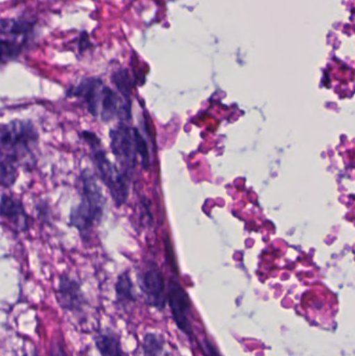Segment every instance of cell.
<instances>
[{
    "mask_svg": "<svg viewBox=\"0 0 355 356\" xmlns=\"http://www.w3.org/2000/svg\"><path fill=\"white\" fill-rule=\"evenodd\" d=\"M39 134L33 122L14 120L0 127V186L10 188L19 168L35 161Z\"/></svg>",
    "mask_w": 355,
    "mask_h": 356,
    "instance_id": "1",
    "label": "cell"
},
{
    "mask_svg": "<svg viewBox=\"0 0 355 356\" xmlns=\"http://www.w3.org/2000/svg\"><path fill=\"white\" fill-rule=\"evenodd\" d=\"M70 97H76L85 102L87 110L94 118L108 122L115 118L131 117L129 100L122 99L101 79L88 77L69 90Z\"/></svg>",
    "mask_w": 355,
    "mask_h": 356,
    "instance_id": "2",
    "label": "cell"
},
{
    "mask_svg": "<svg viewBox=\"0 0 355 356\" xmlns=\"http://www.w3.org/2000/svg\"><path fill=\"white\" fill-rule=\"evenodd\" d=\"M81 201L71 209L70 225L88 234L101 221L106 200L97 179L88 170L81 173Z\"/></svg>",
    "mask_w": 355,
    "mask_h": 356,
    "instance_id": "3",
    "label": "cell"
},
{
    "mask_svg": "<svg viewBox=\"0 0 355 356\" xmlns=\"http://www.w3.org/2000/svg\"><path fill=\"white\" fill-rule=\"evenodd\" d=\"M81 138L89 144L91 149V158L95 167L96 173L101 181L108 186L112 195L113 200L117 207H120L126 201L129 192V177L127 173L119 171L106 156L102 149L99 138L92 131L81 133Z\"/></svg>",
    "mask_w": 355,
    "mask_h": 356,
    "instance_id": "4",
    "label": "cell"
},
{
    "mask_svg": "<svg viewBox=\"0 0 355 356\" xmlns=\"http://www.w3.org/2000/svg\"><path fill=\"white\" fill-rule=\"evenodd\" d=\"M167 302L170 307L173 321L177 328L194 342L196 339L193 326H192V301L189 295L185 292L181 282L175 277H171L168 282L167 290Z\"/></svg>",
    "mask_w": 355,
    "mask_h": 356,
    "instance_id": "5",
    "label": "cell"
},
{
    "mask_svg": "<svg viewBox=\"0 0 355 356\" xmlns=\"http://www.w3.org/2000/svg\"><path fill=\"white\" fill-rule=\"evenodd\" d=\"M110 149L116 158L117 162L121 165L122 172L127 173L133 169L137 158L135 147V129H129L124 124H119L110 133Z\"/></svg>",
    "mask_w": 355,
    "mask_h": 356,
    "instance_id": "6",
    "label": "cell"
},
{
    "mask_svg": "<svg viewBox=\"0 0 355 356\" xmlns=\"http://www.w3.org/2000/svg\"><path fill=\"white\" fill-rule=\"evenodd\" d=\"M141 289L146 303L154 309H165L167 302L164 276L156 266H151L144 272L141 278Z\"/></svg>",
    "mask_w": 355,
    "mask_h": 356,
    "instance_id": "7",
    "label": "cell"
},
{
    "mask_svg": "<svg viewBox=\"0 0 355 356\" xmlns=\"http://www.w3.org/2000/svg\"><path fill=\"white\" fill-rule=\"evenodd\" d=\"M56 299L60 307L69 312L81 311L85 305V295L81 286L67 274L58 280Z\"/></svg>",
    "mask_w": 355,
    "mask_h": 356,
    "instance_id": "8",
    "label": "cell"
},
{
    "mask_svg": "<svg viewBox=\"0 0 355 356\" xmlns=\"http://www.w3.org/2000/svg\"><path fill=\"white\" fill-rule=\"evenodd\" d=\"M0 217L18 232H25L31 223L22 203L10 195H2L0 198Z\"/></svg>",
    "mask_w": 355,
    "mask_h": 356,
    "instance_id": "9",
    "label": "cell"
},
{
    "mask_svg": "<svg viewBox=\"0 0 355 356\" xmlns=\"http://www.w3.org/2000/svg\"><path fill=\"white\" fill-rule=\"evenodd\" d=\"M95 343L102 356H129L123 351L118 337L112 332H101L98 334Z\"/></svg>",
    "mask_w": 355,
    "mask_h": 356,
    "instance_id": "10",
    "label": "cell"
},
{
    "mask_svg": "<svg viewBox=\"0 0 355 356\" xmlns=\"http://www.w3.org/2000/svg\"><path fill=\"white\" fill-rule=\"evenodd\" d=\"M33 21L26 19H3L0 20V33L19 35H26L33 31Z\"/></svg>",
    "mask_w": 355,
    "mask_h": 356,
    "instance_id": "11",
    "label": "cell"
},
{
    "mask_svg": "<svg viewBox=\"0 0 355 356\" xmlns=\"http://www.w3.org/2000/svg\"><path fill=\"white\" fill-rule=\"evenodd\" d=\"M117 300L121 305H129L135 301V295L133 292V284L129 274H121L116 284Z\"/></svg>",
    "mask_w": 355,
    "mask_h": 356,
    "instance_id": "12",
    "label": "cell"
},
{
    "mask_svg": "<svg viewBox=\"0 0 355 356\" xmlns=\"http://www.w3.org/2000/svg\"><path fill=\"white\" fill-rule=\"evenodd\" d=\"M165 340L156 334H146L143 342L144 356H164Z\"/></svg>",
    "mask_w": 355,
    "mask_h": 356,
    "instance_id": "13",
    "label": "cell"
},
{
    "mask_svg": "<svg viewBox=\"0 0 355 356\" xmlns=\"http://www.w3.org/2000/svg\"><path fill=\"white\" fill-rule=\"evenodd\" d=\"M21 49H22L21 44L10 40L0 39V65L15 60L20 54Z\"/></svg>",
    "mask_w": 355,
    "mask_h": 356,
    "instance_id": "14",
    "label": "cell"
},
{
    "mask_svg": "<svg viewBox=\"0 0 355 356\" xmlns=\"http://www.w3.org/2000/svg\"><path fill=\"white\" fill-rule=\"evenodd\" d=\"M113 81L124 99L129 100L131 91V81L126 70H119L113 75Z\"/></svg>",
    "mask_w": 355,
    "mask_h": 356,
    "instance_id": "15",
    "label": "cell"
},
{
    "mask_svg": "<svg viewBox=\"0 0 355 356\" xmlns=\"http://www.w3.org/2000/svg\"><path fill=\"white\" fill-rule=\"evenodd\" d=\"M135 147H137V154L141 158L142 165L144 168L148 169L149 167V154H148L147 144L145 140L142 137L141 134L135 129Z\"/></svg>",
    "mask_w": 355,
    "mask_h": 356,
    "instance_id": "16",
    "label": "cell"
},
{
    "mask_svg": "<svg viewBox=\"0 0 355 356\" xmlns=\"http://www.w3.org/2000/svg\"><path fill=\"white\" fill-rule=\"evenodd\" d=\"M195 341L204 356H222L206 337H204L201 340L196 337Z\"/></svg>",
    "mask_w": 355,
    "mask_h": 356,
    "instance_id": "17",
    "label": "cell"
},
{
    "mask_svg": "<svg viewBox=\"0 0 355 356\" xmlns=\"http://www.w3.org/2000/svg\"><path fill=\"white\" fill-rule=\"evenodd\" d=\"M50 356H70L65 351L62 343L58 341H54L50 348Z\"/></svg>",
    "mask_w": 355,
    "mask_h": 356,
    "instance_id": "18",
    "label": "cell"
},
{
    "mask_svg": "<svg viewBox=\"0 0 355 356\" xmlns=\"http://www.w3.org/2000/svg\"><path fill=\"white\" fill-rule=\"evenodd\" d=\"M25 356H38V355H25Z\"/></svg>",
    "mask_w": 355,
    "mask_h": 356,
    "instance_id": "19",
    "label": "cell"
}]
</instances>
